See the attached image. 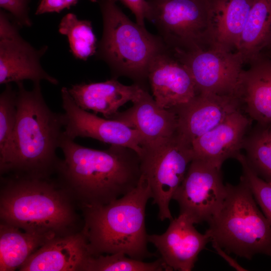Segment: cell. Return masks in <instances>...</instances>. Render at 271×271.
<instances>
[{
  "label": "cell",
  "mask_w": 271,
  "mask_h": 271,
  "mask_svg": "<svg viewBox=\"0 0 271 271\" xmlns=\"http://www.w3.org/2000/svg\"><path fill=\"white\" fill-rule=\"evenodd\" d=\"M103 21L95 57L105 62L112 78L125 76L147 87L148 68L154 57L166 48L158 36L131 21L114 0H98ZM148 89V88H147Z\"/></svg>",
  "instance_id": "5"
},
{
  "label": "cell",
  "mask_w": 271,
  "mask_h": 271,
  "mask_svg": "<svg viewBox=\"0 0 271 271\" xmlns=\"http://www.w3.org/2000/svg\"><path fill=\"white\" fill-rule=\"evenodd\" d=\"M17 91L11 83L0 95V160L7 154L17 120Z\"/></svg>",
  "instance_id": "27"
},
{
  "label": "cell",
  "mask_w": 271,
  "mask_h": 271,
  "mask_svg": "<svg viewBox=\"0 0 271 271\" xmlns=\"http://www.w3.org/2000/svg\"><path fill=\"white\" fill-rule=\"evenodd\" d=\"M64 109V131L68 137L90 138L110 145L130 148L140 157L144 152V142L138 131L119 120L102 118L78 106L68 89L61 90Z\"/></svg>",
  "instance_id": "12"
},
{
  "label": "cell",
  "mask_w": 271,
  "mask_h": 271,
  "mask_svg": "<svg viewBox=\"0 0 271 271\" xmlns=\"http://www.w3.org/2000/svg\"><path fill=\"white\" fill-rule=\"evenodd\" d=\"M225 193L221 168L194 158L172 199L178 203L179 214L194 224L208 223L220 208Z\"/></svg>",
  "instance_id": "9"
},
{
  "label": "cell",
  "mask_w": 271,
  "mask_h": 271,
  "mask_svg": "<svg viewBox=\"0 0 271 271\" xmlns=\"http://www.w3.org/2000/svg\"><path fill=\"white\" fill-rule=\"evenodd\" d=\"M174 51V56L190 72L197 94L238 96L244 72L242 69L243 58L239 52L233 54L216 46L208 51L196 47Z\"/></svg>",
  "instance_id": "8"
},
{
  "label": "cell",
  "mask_w": 271,
  "mask_h": 271,
  "mask_svg": "<svg viewBox=\"0 0 271 271\" xmlns=\"http://www.w3.org/2000/svg\"><path fill=\"white\" fill-rule=\"evenodd\" d=\"M143 88L136 83L125 85L111 78L104 82L75 84L68 89L81 108L100 113L106 118L111 119L120 107L128 101H135Z\"/></svg>",
  "instance_id": "19"
},
{
  "label": "cell",
  "mask_w": 271,
  "mask_h": 271,
  "mask_svg": "<svg viewBox=\"0 0 271 271\" xmlns=\"http://www.w3.org/2000/svg\"><path fill=\"white\" fill-rule=\"evenodd\" d=\"M253 1L213 0L210 3L207 19L215 46L237 49Z\"/></svg>",
  "instance_id": "20"
},
{
  "label": "cell",
  "mask_w": 271,
  "mask_h": 271,
  "mask_svg": "<svg viewBox=\"0 0 271 271\" xmlns=\"http://www.w3.org/2000/svg\"><path fill=\"white\" fill-rule=\"evenodd\" d=\"M170 221L163 234H148V241L157 248L169 271H190L210 239L206 232H198L183 214Z\"/></svg>",
  "instance_id": "13"
},
{
  "label": "cell",
  "mask_w": 271,
  "mask_h": 271,
  "mask_svg": "<svg viewBox=\"0 0 271 271\" xmlns=\"http://www.w3.org/2000/svg\"><path fill=\"white\" fill-rule=\"evenodd\" d=\"M31 0H0V7L7 11L21 27H31L33 22L29 15Z\"/></svg>",
  "instance_id": "29"
},
{
  "label": "cell",
  "mask_w": 271,
  "mask_h": 271,
  "mask_svg": "<svg viewBox=\"0 0 271 271\" xmlns=\"http://www.w3.org/2000/svg\"><path fill=\"white\" fill-rule=\"evenodd\" d=\"M240 107L237 95L199 93L189 102L170 109L177 116L178 132L192 143Z\"/></svg>",
  "instance_id": "15"
},
{
  "label": "cell",
  "mask_w": 271,
  "mask_h": 271,
  "mask_svg": "<svg viewBox=\"0 0 271 271\" xmlns=\"http://www.w3.org/2000/svg\"><path fill=\"white\" fill-rule=\"evenodd\" d=\"M93 256L82 230L46 242L19 268L20 271H84Z\"/></svg>",
  "instance_id": "16"
},
{
  "label": "cell",
  "mask_w": 271,
  "mask_h": 271,
  "mask_svg": "<svg viewBox=\"0 0 271 271\" xmlns=\"http://www.w3.org/2000/svg\"><path fill=\"white\" fill-rule=\"evenodd\" d=\"M64 131V130H63ZM57 179L80 208L108 204L132 191L142 175L141 158L134 150L110 145L105 150L84 147L63 132Z\"/></svg>",
  "instance_id": "1"
},
{
  "label": "cell",
  "mask_w": 271,
  "mask_h": 271,
  "mask_svg": "<svg viewBox=\"0 0 271 271\" xmlns=\"http://www.w3.org/2000/svg\"><path fill=\"white\" fill-rule=\"evenodd\" d=\"M169 271L160 257L153 262H144L122 252L92 256L84 271Z\"/></svg>",
  "instance_id": "26"
},
{
  "label": "cell",
  "mask_w": 271,
  "mask_h": 271,
  "mask_svg": "<svg viewBox=\"0 0 271 271\" xmlns=\"http://www.w3.org/2000/svg\"><path fill=\"white\" fill-rule=\"evenodd\" d=\"M270 44H271V43H270Z\"/></svg>",
  "instance_id": "34"
},
{
  "label": "cell",
  "mask_w": 271,
  "mask_h": 271,
  "mask_svg": "<svg viewBox=\"0 0 271 271\" xmlns=\"http://www.w3.org/2000/svg\"><path fill=\"white\" fill-rule=\"evenodd\" d=\"M132 103L129 108L117 112L111 119L137 130L143 140L144 149L159 143L177 131L176 113L160 106L147 88L143 87Z\"/></svg>",
  "instance_id": "17"
},
{
  "label": "cell",
  "mask_w": 271,
  "mask_h": 271,
  "mask_svg": "<svg viewBox=\"0 0 271 271\" xmlns=\"http://www.w3.org/2000/svg\"><path fill=\"white\" fill-rule=\"evenodd\" d=\"M20 28L9 13L0 11V84L29 80L33 83L45 80L59 84L41 64L48 46L36 49L22 37Z\"/></svg>",
  "instance_id": "10"
},
{
  "label": "cell",
  "mask_w": 271,
  "mask_h": 271,
  "mask_svg": "<svg viewBox=\"0 0 271 271\" xmlns=\"http://www.w3.org/2000/svg\"><path fill=\"white\" fill-rule=\"evenodd\" d=\"M120 2L128 8L134 15L136 22L141 26H145V20L148 11V3L147 0H114Z\"/></svg>",
  "instance_id": "31"
},
{
  "label": "cell",
  "mask_w": 271,
  "mask_h": 271,
  "mask_svg": "<svg viewBox=\"0 0 271 271\" xmlns=\"http://www.w3.org/2000/svg\"><path fill=\"white\" fill-rule=\"evenodd\" d=\"M271 43V0H253L238 47L243 57L253 56Z\"/></svg>",
  "instance_id": "23"
},
{
  "label": "cell",
  "mask_w": 271,
  "mask_h": 271,
  "mask_svg": "<svg viewBox=\"0 0 271 271\" xmlns=\"http://www.w3.org/2000/svg\"><path fill=\"white\" fill-rule=\"evenodd\" d=\"M91 1V2H97V0H90Z\"/></svg>",
  "instance_id": "33"
},
{
  "label": "cell",
  "mask_w": 271,
  "mask_h": 271,
  "mask_svg": "<svg viewBox=\"0 0 271 271\" xmlns=\"http://www.w3.org/2000/svg\"><path fill=\"white\" fill-rule=\"evenodd\" d=\"M246 160L263 179L271 182V123H259L245 137Z\"/></svg>",
  "instance_id": "25"
},
{
  "label": "cell",
  "mask_w": 271,
  "mask_h": 271,
  "mask_svg": "<svg viewBox=\"0 0 271 271\" xmlns=\"http://www.w3.org/2000/svg\"><path fill=\"white\" fill-rule=\"evenodd\" d=\"M79 0H41L36 9L35 15L46 13H59L64 9L75 6Z\"/></svg>",
  "instance_id": "30"
},
{
  "label": "cell",
  "mask_w": 271,
  "mask_h": 271,
  "mask_svg": "<svg viewBox=\"0 0 271 271\" xmlns=\"http://www.w3.org/2000/svg\"><path fill=\"white\" fill-rule=\"evenodd\" d=\"M223 203L208 222L212 244L228 253L250 259L255 254L271 256V226L245 182L226 183Z\"/></svg>",
  "instance_id": "6"
},
{
  "label": "cell",
  "mask_w": 271,
  "mask_h": 271,
  "mask_svg": "<svg viewBox=\"0 0 271 271\" xmlns=\"http://www.w3.org/2000/svg\"><path fill=\"white\" fill-rule=\"evenodd\" d=\"M249 116L259 123H271V61H260L244 71L238 92Z\"/></svg>",
  "instance_id": "21"
},
{
  "label": "cell",
  "mask_w": 271,
  "mask_h": 271,
  "mask_svg": "<svg viewBox=\"0 0 271 271\" xmlns=\"http://www.w3.org/2000/svg\"><path fill=\"white\" fill-rule=\"evenodd\" d=\"M1 182V222L50 238L82 230L80 207L58 179L9 175Z\"/></svg>",
  "instance_id": "2"
},
{
  "label": "cell",
  "mask_w": 271,
  "mask_h": 271,
  "mask_svg": "<svg viewBox=\"0 0 271 271\" xmlns=\"http://www.w3.org/2000/svg\"><path fill=\"white\" fill-rule=\"evenodd\" d=\"M17 120L8 151L0 160L1 175L49 177L56 173L64 130L63 113L53 111L44 98L40 82L31 90L16 83Z\"/></svg>",
  "instance_id": "3"
},
{
  "label": "cell",
  "mask_w": 271,
  "mask_h": 271,
  "mask_svg": "<svg viewBox=\"0 0 271 271\" xmlns=\"http://www.w3.org/2000/svg\"><path fill=\"white\" fill-rule=\"evenodd\" d=\"M212 246L217 251L218 253L220 255H221L222 257H223L231 266L235 268L237 270H245L241 266H240L235 259H233L230 256H229L228 254H227L225 252L224 250L222 249L221 248H220V247H219L218 246L215 244H212Z\"/></svg>",
  "instance_id": "32"
},
{
  "label": "cell",
  "mask_w": 271,
  "mask_h": 271,
  "mask_svg": "<svg viewBox=\"0 0 271 271\" xmlns=\"http://www.w3.org/2000/svg\"><path fill=\"white\" fill-rule=\"evenodd\" d=\"M146 19L156 26L169 49L182 44L187 50L197 47L207 22V7L201 0H147Z\"/></svg>",
  "instance_id": "11"
},
{
  "label": "cell",
  "mask_w": 271,
  "mask_h": 271,
  "mask_svg": "<svg viewBox=\"0 0 271 271\" xmlns=\"http://www.w3.org/2000/svg\"><path fill=\"white\" fill-rule=\"evenodd\" d=\"M148 81L154 99L164 108L180 106L197 94L190 72L166 47L150 62Z\"/></svg>",
  "instance_id": "14"
},
{
  "label": "cell",
  "mask_w": 271,
  "mask_h": 271,
  "mask_svg": "<svg viewBox=\"0 0 271 271\" xmlns=\"http://www.w3.org/2000/svg\"><path fill=\"white\" fill-rule=\"evenodd\" d=\"M250 123L240 109L232 112L216 127L192 142L194 158L221 168L225 160L235 158L240 153Z\"/></svg>",
  "instance_id": "18"
},
{
  "label": "cell",
  "mask_w": 271,
  "mask_h": 271,
  "mask_svg": "<svg viewBox=\"0 0 271 271\" xmlns=\"http://www.w3.org/2000/svg\"><path fill=\"white\" fill-rule=\"evenodd\" d=\"M150 198V186L142 174L136 187L124 196L106 204L82 207V231L92 254L122 252L142 260L154 256L148 250L145 224Z\"/></svg>",
  "instance_id": "4"
},
{
  "label": "cell",
  "mask_w": 271,
  "mask_h": 271,
  "mask_svg": "<svg viewBox=\"0 0 271 271\" xmlns=\"http://www.w3.org/2000/svg\"><path fill=\"white\" fill-rule=\"evenodd\" d=\"M235 159L242 167V175L240 178L247 185L271 226V182L263 179L255 173L248 164L245 155L239 153Z\"/></svg>",
  "instance_id": "28"
},
{
  "label": "cell",
  "mask_w": 271,
  "mask_h": 271,
  "mask_svg": "<svg viewBox=\"0 0 271 271\" xmlns=\"http://www.w3.org/2000/svg\"><path fill=\"white\" fill-rule=\"evenodd\" d=\"M141 158L142 174L150 186L153 204L161 221L173 219L169 205L194 159L192 143L178 131L154 146L145 148Z\"/></svg>",
  "instance_id": "7"
},
{
  "label": "cell",
  "mask_w": 271,
  "mask_h": 271,
  "mask_svg": "<svg viewBox=\"0 0 271 271\" xmlns=\"http://www.w3.org/2000/svg\"><path fill=\"white\" fill-rule=\"evenodd\" d=\"M58 32L67 37L70 51L75 59L86 61L95 54L97 42L91 21L68 13L61 19Z\"/></svg>",
  "instance_id": "24"
},
{
  "label": "cell",
  "mask_w": 271,
  "mask_h": 271,
  "mask_svg": "<svg viewBox=\"0 0 271 271\" xmlns=\"http://www.w3.org/2000/svg\"><path fill=\"white\" fill-rule=\"evenodd\" d=\"M50 239L1 222L0 271L19 269L33 252Z\"/></svg>",
  "instance_id": "22"
}]
</instances>
